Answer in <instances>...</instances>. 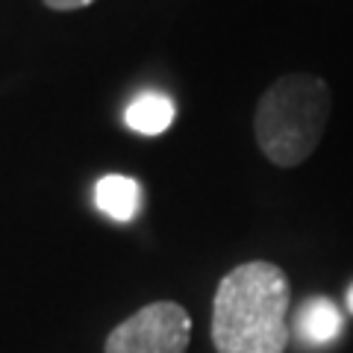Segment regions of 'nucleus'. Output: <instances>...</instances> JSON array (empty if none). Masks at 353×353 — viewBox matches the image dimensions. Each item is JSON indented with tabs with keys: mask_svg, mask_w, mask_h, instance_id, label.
<instances>
[{
	"mask_svg": "<svg viewBox=\"0 0 353 353\" xmlns=\"http://www.w3.org/2000/svg\"><path fill=\"white\" fill-rule=\"evenodd\" d=\"M292 285L271 262H245L224 274L212 301L218 353H285Z\"/></svg>",
	"mask_w": 353,
	"mask_h": 353,
	"instance_id": "nucleus-1",
	"label": "nucleus"
},
{
	"mask_svg": "<svg viewBox=\"0 0 353 353\" xmlns=\"http://www.w3.org/2000/svg\"><path fill=\"white\" fill-rule=\"evenodd\" d=\"M330 121V85L312 74L280 77L262 94L253 118L256 145L274 165L294 168L321 145Z\"/></svg>",
	"mask_w": 353,
	"mask_h": 353,
	"instance_id": "nucleus-2",
	"label": "nucleus"
},
{
	"mask_svg": "<svg viewBox=\"0 0 353 353\" xmlns=\"http://www.w3.org/2000/svg\"><path fill=\"white\" fill-rule=\"evenodd\" d=\"M192 318L174 301H157L132 312L106 339L103 353H185Z\"/></svg>",
	"mask_w": 353,
	"mask_h": 353,
	"instance_id": "nucleus-3",
	"label": "nucleus"
},
{
	"mask_svg": "<svg viewBox=\"0 0 353 353\" xmlns=\"http://www.w3.org/2000/svg\"><path fill=\"white\" fill-rule=\"evenodd\" d=\"M294 333L309 347H324L330 341H336V336L341 333V312L327 297H312L297 309Z\"/></svg>",
	"mask_w": 353,
	"mask_h": 353,
	"instance_id": "nucleus-4",
	"label": "nucleus"
},
{
	"mask_svg": "<svg viewBox=\"0 0 353 353\" xmlns=\"http://www.w3.org/2000/svg\"><path fill=\"white\" fill-rule=\"evenodd\" d=\"M94 203L103 215L127 224L141 209V185H139V180H132V176L106 174L103 180H97V185H94Z\"/></svg>",
	"mask_w": 353,
	"mask_h": 353,
	"instance_id": "nucleus-5",
	"label": "nucleus"
},
{
	"mask_svg": "<svg viewBox=\"0 0 353 353\" xmlns=\"http://www.w3.org/2000/svg\"><path fill=\"white\" fill-rule=\"evenodd\" d=\"M124 121L130 130L141 132V136H159L174 124V103L162 92H141L127 106Z\"/></svg>",
	"mask_w": 353,
	"mask_h": 353,
	"instance_id": "nucleus-6",
	"label": "nucleus"
},
{
	"mask_svg": "<svg viewBox=\"0 0 353 353\" xmlns=\"http://www.w3.org/2000/svg\"><path fill=\"white\" fill-rule=\"evenodd\" d=\"M94 0H44V6L57 9V12H71V9H83V6H92Z\"/></svg>",
	"mask_w": 353,
	"mask_h": 353,
	"instance_id": "nucleus-7",
	"label": "nucleus"
},
{
	"mask_svg": "<svg viewBox=\"0 0 353 353\" xmlns=\"http://www.w3.org/2000/svg\"><path fill=\"white\" fill-rule=\"evenodd\" d=\"M347 309H350V312H353V285H350V289H347Z\"/></svg>",
	"mask_w": 353,
	"mask_h": 353,
	"instance_id": "nucleus-8",
	"label": "nucleus"
}]
</instances>
